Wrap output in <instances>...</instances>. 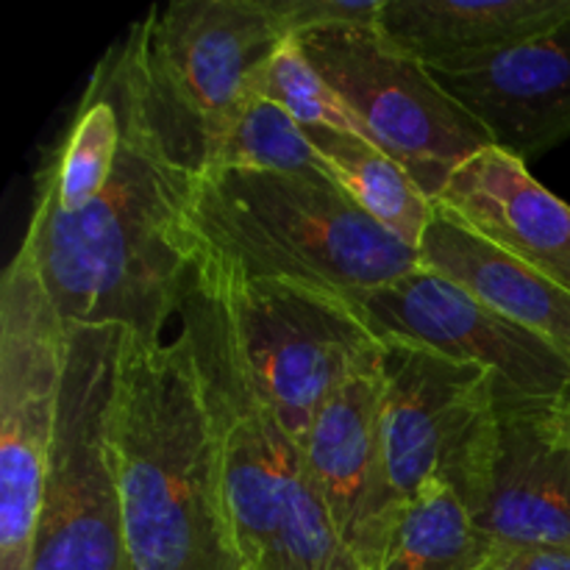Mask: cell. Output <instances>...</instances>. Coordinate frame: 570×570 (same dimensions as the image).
I'll list each match as a JSON object with an SVG mask.
<instances>
[{
  "label": "cell",
  "mask_w": 570,
  "mask_h": 570,
  "mask_svg": "<svg viewBox=\"0 0 570 570\" xmlns=\"http://www.w3.org/2000/svg\"><path fill=\"white\" fill-rule=\"evenodd\" d=\"M193 189L195 176L167 159L145 115L139 59L122 145L104 184L76 212L33 206L20 243L67 326H120L161 340L198 256Z\"/></svg>",
  "instance_id": "6da1fadb"
},
{
  "label": "cell",
  "mask_w": 570,
  "mask_h": 570,
  "mask_svg": "<svg viewBox=\"0 0 570 570\" xmlns=\"http://www.w3.org/2000/svg\"><path fill=\"white\" fill-rule=\"evenodd\" d=\"M111 432L128 568L245 570L187 334L161 343L122 332Z\"/></svg>",
  "instance_id": "7a4b0ae2"
},
{
  "label": "cell",
  "mask_w": 570,
  "mask_h": 570,
  "mask_svg": "<svg viewBox=\"0 0 570 570\" xmlns=\"http://www.w3.org/2000/svg\"><path fill=\"white\" fill-rule=\"evenodd\" d=\"M181 321L215 417L228 518L245 570H362L323 504L304 445L256 390L220 278L200 256Z\"/></svg>",
  "instance_id": "3957f363"
},
{
  "label": "cell",
  "mask_w": 570,
  "mask_h": 570,
  "mask_svg": "<svg viewBox=\"0 0 570 570\" xmlns=\"http://www.w3.org/2000/svg\"><path fill=\"white\" fill-rule=\"evenodd\" d=\"M198 254L243 278H276L348 304L421 267L326 173L206 170L189 204Z\"/></svg>",
  "instance_id": "277c9868"
},
{
  "label": "cell",
  "mask_w": 570,
  "mask_h": 570,
  "mask_svg": "<svg viewBox=\"0 0 570 570\" xmlns=\"http://www.w3.org/2000/svg\"><path fill=\"white\" fill-rule=\"evenodd\" d=\"M145 115L167 159L198 178L289 37L265 0H176L142 17Z\"/></svg>",
  "instance_id": "5b68a950"
},
{
  "label": "cell",
  "mask_w": 570,
  "mask_h": 570,
  "mask_svg": "<svg viewBox=\"0 0 570 570\" xmlns=\"http://www.w3.org/2000/svg\"><path fill=\"white\" fill-rule=\"evenodd\" d=\"M59 421L31 570H131L115 456L120 326H67Z\"/></svg>",
  "instance_id": "8992f818"
},
{
  "label": "cell",
  "mask_w": 570,
  "mask_h": 570,
  "mask_svg": "<svg viewBox=\"0 0 570 570\" xmlns=\"http://www.w3.org/2000/svg\"><path fill=\"white\" fill-rule=\"evenodd\" d=\"M198 256L220 278L256 390L295 443L306 445L332 395L356 373L382 365L387 348L340 295L276 278H243Z\"/></svg>",
  "instance_id": "52a82bcc"
},
{
  "label": "cell",
  "mask_w": 570,
  "mask_h": 570,
  "mask_svg": "<svg viewBox=\"0 0 570 570\" xmlns=\"http://www.w3.org/2000/svg\"><path fill=\"white\" fill-rule=\"evenodd\" d=\"M67 340V323L20 245L0 278V570H31Z\"/></svg>",
  "instance_id": "ba28073f"
},
{
  "label": "cell",
  "mask_w": 570,
  "mask_h": 570,
  "mask_svg": "<svg viewBox=\"0 0 570 570\" xmlns=\"http://www.w3.org/2000/svg\"><path fill=\"white\" fill-rule=\"evenodd\" d=\"M298 39L306 59L343 98L362 137L399 161L432 200L490 137L438 78L373 28H334Z\"/></svg>",
  "instance_id": "9c48e42d"
},
{
  "label": "cell",
  "mask_w": 570,
  "mask_h": 570,
  "mask_svg": "<svg viewBox=\"0 0 570 570\" xmlns=\"http://www.w3.org/2000/svg\"><path fill=\"white\" fill-rule=\"evenodd\" d=\"M495 382L484 367L421 348H387L382 440L399 501L443 482L476 512L499 440Z\"/></svg>",
  "instance_id": "30bf717a"
},
{
  "label": "cell",
  "mask_w": 570,
  "mask_h": 570,
  "mask_svg": "<svg viewBox=\"0 0 570 570\" xmlns=\"http://www.w3.org/2000/svg\"><path fill=\"white\" fill-rule=\"evenodd\" d=\"M351 306L384 348H421L484 367L501 412L549 410L570 379V362L554 345L426 267Z\"/></svg>",
  "instance_id": "8fae6325"
},
{
  "label": "cell",
  "mask_w": 570,
  "mask_h": 570,
  "mask_svg": "<svg viewBox=\"0 0 570 570\" xmlns=\"http://www.w3.org/2000/svg\"><path fill=\"white\" fill-rule=\"evenodd\" d=\"M384 362L356 373L332 395L304 445L323 504L362 570H373L382 560L404 507L384 456Z\"/></svg>",
  "instance_id": "7c38bea8"
},
{
  "label": "cell",
  "mask_w": 570,
  "mask_h": 570,
  "mask_svg": "<svg viewBox=\"0 0 570 570\" xmlns=\"http://www.w3.org/2000/svg\"><path fill=\"white\" fill-rule=\"evenodd\" d=\"M432 76L495 148L527 165L570 137V20L465 70Z\"/></svg>",
  "instance_id": "4fadbf2b"
},
{
  "label": "cell",
  "mask_w": 570,
  "mask_h": 570,
  "mask_svg": "<svg viewBox=\"0 0 570 570\" xmlns=\"http://www.w3.org/2000/svg\"><path fill=\"white\" fill-rule=\"evenodd\" d=\"M434 204L570 293V206L527 161L490 145L449 178Z\"/></svg>",
  "instance_id": "5bb4252c"
},
{
  "label": "cell",
  "mask_w": 570,
  "mask_h": 570,
  "mask_svg": "<svg viewBox=\"0 0 570 570\" xmlns=\"http://www.w3.org/2000/svg\"><path fill=\"white\" fill-rule=\"evenodd\" d=\"M473 521L499 549H570V445L546 432L543 410L501 412Z\"/></svg>",
  "instance_id": "9a60e30c"
},
{
  "label": "cell",
  "mask_w": 570,
  "mask_h": 570,
  "mask_svg": "<svg viewBox=\"0 0 570 570\" xmlns=\"http://www.w3.org/2000/svg\"><path fill=\"white\" fill-rule=\"evenodd\" d=\"M570 20V0H384L382 37L429 72H456Z\"/></svg>",
  "instance_id": "2e32d148"
},
{
  "label": "cell",
  "mask_w": 570,
  "mask_h": 570,
  "mask_svg": "<svg viewBox=\"0 0 570 570\" xmlns=\"http://www.w3.org/2000/svg\"><path fill=\"white\" fill-rule=\"evenodd\" d=\"M417 259L421 267L460 284L507 321L540 334L570 362V293L566 287L484 239L438 204L417 245Z\"/></svg>",
  "instance_id": "e0dca14e"
},
{
  "label": "cell",
  "mask_w": 570,
  "mask_h": 570,
  "mask_svg": "<svg viewBox=\"0 0 570 570\" xmlns=\"http://www.w3.org/2000/svg\"><path fill=\"white\" fill-rule=\"evenodd\" d=\"M306 137L326 161L334 181L382 223L390 234L404 239L417 250L423 232L432 223L434 200L415 184V178L382 148L360 134L337 131V128L312 126L304 128Z\"/></svg>",
  "instance_id": "ac0fdd59"
},
{
  "label": "cell",
  "mask_w": 570,
  "mask_h": 570,
  "mask_svg": "<svg viewBox=\"0 0 570 570\" xmlns=\"http://www.w3.org/2000/svg\"><path fill=\"white\" fill-rule=\"evenodd\" d=\"M495 551L460 495L432 482L404 501L373 570H484Z\"/></svg>",
  "instance_id": "d6986e66"
},
{
  "label": "cell",
  "mask_w": 570,
  "mask_h": 570,
  "mask_svg": "<svg viewBox=\"0 0 570 570\" xmlns=\"http://www.w3.org/2000/svg\"><path fill=\"white\" fill-rule=\"evenodd\" d=\"M206 170H262V173H326L304 126L282 106L265 98H250L234 115L215 142ZM204 170V173H206Z\"/></svg>",
  "instance_id": "ffe728a7"
},
{
  "label": "cell",
  "mask_w": 570,
  "mask_h": 570,
  "mask_svg": "<svg viewBox=\"0 0 570 570\" xmlns=\"http://www.w3.org/2000/svg\"><path fill=\"white\" fill-rule=\"evenodd\" d=\"M254 95L282 106L304 128L326 126L362 137L360 122L354 120L343 98L328 87L326 78L315 70V65L306 59L295 37L287 39L276 50V56L267 61L259 81H256Z\"/></svg>",
  "instance_id": "44dd1931"
},
{
  "label": "cell",
  "mask_w": 570,
  "mask_h": 570,
  "mask_svg": "<svg viewBox=\"0 0 570 570\" xmlns=\"http://www.w3.org/2000/svg\"><path fill=\"white\" fill-rule=\"evenodd\" d=\"M289 37L379 26L384 0H265Z\"/></svg>",
  "instance_id": "7402d4cb"
},
{
  "label": "cell",
  "mask_w": 570,
  "mask_h": 570,
  "mask_svg": "<svg viewBox=\"0 0 570 570\" xmlns=\"http://www.w3.org/2000/svg\"><path fill=\"white\" fill-rule=\"evenodd\" d=\"M484 570H570V549H499Z\"/></svg>",
  "instance_id": "603a6c76"
},
{
  "label": "cell",
  "mask_w": 570,
  "mask_h": 570,
  "mask_svg": "<svg viewBox=\"0 0 570 570\" xmlns=\"http://www.w3.org/2000/svg\"><path fill=\"white\" fill-rule=\"evenodd\" d=\"M543 426L551 438L570 445V379L566 387H562V393L557 395L554 404L543 410Z\"/></svg>",
  "instance_id": "cb8c5ba5"
}]
</instances>
